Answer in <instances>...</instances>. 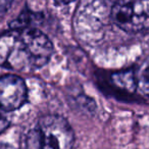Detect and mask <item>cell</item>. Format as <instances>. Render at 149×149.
<instances>
[{"label": "cell", "instance_id": "cell-1", "mask_svg": "<svg viewBox=\"0 0 149 149\" xmlns=\"http://www.w3.org/2000/svg\"><path fill=\"white\" fill-rule=\"evenodd\" d=\"M53 45L37 29L10 30L0 35V66L13 72H31L49 61Z\"/></svg>", "mask_w": 149, "mask_h": 149}, {"label": "cell", "instance_id": "cell-2", "mask_svg": "<svg viewBox=\"0 0 149 149\" xmlns=\"http://www.w3.org/2000/svg\"><path fill=\"white\" fill-rule=\"evenodd\" d=\"M74 144L72 127L57 114H47L40 118L25 139V149H72Z\"/></svg>", "mask_w": 149, "mask_h": 149}, {"label": "cell", "instance_id": "cell-3", "mask_svg": "<svg viewBox=\"0 0 149 149\" xmlns=\"http://www.w3.org/2000/svg\"><path fill=\"white\" fill-rule=\"evenodd\" d=\"M113 24L129 34L149 33V0H116L110 13Z\"/></svg>", "mask_w": 149, "mask_h": 149}, {"label": "cell", "instance_id": "cell-4", "mask_svg": "<svg viewBox=\"0 0 149 149\" xmlns=\"http://www.w3.org/2000/svg\"><path fill=\"white\" fill-rule=\"evenodd\" d=\"M28 89L24 79L17 74L0 77V109L13 111L27 102Z\"/></svg>", "mask_w": 149, "mask_h": 149}, {"label": "cell", "instance_id": "cell-5", "mask_svg": "<svg viewBox=\"0 0 149 149\" xmlns=\"http://www.w3.org/2000/svg\"><path fill=\"white\" fill-rule=\"evenodd\" d=\"M111 82L116 88L133 93L137 89L136 72L133 70H125L111 74Z\"/></svg>", "mask_w": 149, "mask_h": 149}, {"label": "cell", "instance_id": "cell-6", "mask_svg": "<svg viewBox=\"0 0 149 149\" xmlns=\"http://www.w3.org/2000/svg\"><path fill=\"white\" fill-rule=\"evenodd\" d=\"M137 89L145 96H149V56L139 66L136 72Z\"/></svg>", "mask_w": 149, "mask_h": 149}, {"label": "cell", "instance_id": "cell-7", "mask_svg": "<svg viewBox=\"0 0 149 149\" xmlns=\"http://www.w3.org/2000/svg\"><path fill=\"white\" fill-rule=\"evenodd\" d=\"M39 17L36 13H32L30 10H25L23 13L19 15L15 21L10 23L11 30H25V29H31L29 28L33 23H35L36 19Z\"/></svg>", "mask_w": 149, "mask_h": 149}, {"label": "cell", "instance_id": "cell-8", "mask_svg": "<svg viewBox=\"0 0 149 149\" xmlns=\"http://www.w3.org/2000/svg\"><path fill=\"white\" fill-rule=\"evenodd\" d=\"M13 0H0V17H3L9 10Z\"/></svg>", "mask_w": 149, "mask_h": 149}, {"label": "cell", "instance_id": "cell-9", "mask_svg": "<svg viewBox=\"0 0 149 149\" xmlns=\"http://www.w3.org/2000/svg\"><path fill=\"white\" fill-rule=\"evenodd\" d=\"M9 125H10L9 120H7L6 116L2 113V110L0 109V134L4 132V131L9 127Z\"/></svg>", "mask_w": 149, "mask_h": 149}, {"label": "cell", "instance_id": "cell-10", "mask_svg": "<svg viewBox=\"0 0 149 149\" xmlns=\"http://www.w3.org/2000/svg\"><path fill=\"white\" fill-rule=\"evenodd\" d=\"M55 1L56 4H59V5H62V4H66V3H70L74 0H54Z\"/></svg>", "mask_w": 149, "mask_h": 149}, {"label": "cell", "instance_id": "cell-11", "mask_svg": "<svg viewBox=\"0 0 149 149\" xmlns=\"http://www.w3.org/2000/svg\"><path fill=\"white\" fill-rule=\"evenodd\" d=\"M0 149H15V148L8 144H0Z\"/></svg>", "mask_w": 149, "mask_h": 149}]
</instances>
